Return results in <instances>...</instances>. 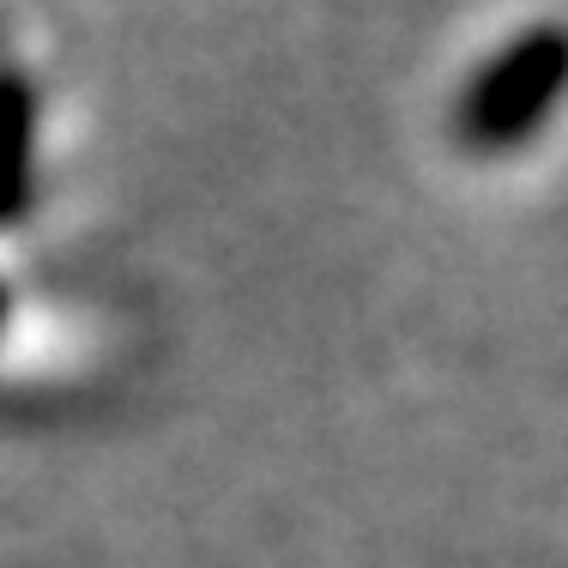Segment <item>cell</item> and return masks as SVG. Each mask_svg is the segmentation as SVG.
I'll return each mask as SVG.
<instances>
[{"label": "cell", "mask_w": 568, "mask_h": 568, "mask_svg": "<svg viewBox=\"0 0 568 568\" xmlns=\"http://www.w3.org/2000/svg\"><path fill=\"white\" fill-rule=\"evenodd\" d=\"M568 98V24H532L503 43L471 73L459 98V140L471 152H514L526 145Z\"/></svg>", "instance_id": "1"}, {"label": "cell", "mask_w": 568, "mask_h": 568, "mask_svg": "<svg viewBox=\"0 0 568 568\" xmlns=\"http://www.w3.org/2000/svg\"><path fill=\"white\" fill-rule=\"evenodd\" d=\"M31 145H37V91L19 67H0V224L31 200Z\"/></svg>", "instance_id": "2"}]
</instances>
